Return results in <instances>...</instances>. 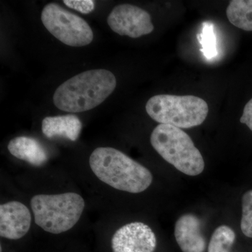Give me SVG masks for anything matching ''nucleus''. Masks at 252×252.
<instances>
[{"label":"nucleus","mask_w":252,"mask_h":252,"mask_svg":"<svg viewBox=\"0 0 252 252\" xmlns=\"http://www.w3.org/2000/svg\"><path fill=\"white\" fill-rule=\"evenodd\" d=\"M117 79L107 69H91L64 81L56 89L54 102L66 112L91 110L105 100L115 90Z\"/></svg>","instance_id":"obj_1"},{"label":"nucleus","mask_w":252,"mask_h":252,"mask_svg":"<svg viewBox=\"0 0 252 252\" xmlns=\"http://www.w3.org/2000/svg\"><path fill=\"white\" fill-rule=\"evenodd\" d=\"M89 164L99 180L123 191L142 193L153 181L152 172L147 167L112 147L94 149Z\"/></svg>","instance_id":"obj_2"},{"label":"nucleus","mask_w":252,"mask_h":252,"mask_svg":"<svg viewBox=\"0 0 252 252\" xmlns=\"http://www.w3.org/2000/svg\"><path fill=\"white\" fill-rule=\"evenodd\" d=\"M158 154L179 171L189 176L201 174L205 162L190 136L175 126L159 124L150 137Z\"/></svg>","instance_id":"obj_3"},{"label":"nucleus","mask_w":252,"mask_h":252,"mask_svg":"<svg viewBox=\"0 0 252 252\" xmlns=\"http://www.w3.org/2000/svg\"><path fill=\"white\" fill-rule=\"evenodd\" d=\"M31 204L36 224L54 234L72 228L85 207L84 198L75 193L40 194L34 195Z\"/></svg>","instance_id":"obj_4"},{"label":"nucleus","mask_w":252,"mask_h":252,"mask_svg":"<svg viewBox=\"0 0 252 252\" xmlns=\"http://www.w3.org/2000/svg\"><path fill=\"white\" fill-rule=\"evenodd\" d=\"M146 111L160 124L190 128L205 122L209 107L203 99L196 96L157 94L149 99Z\"/></svg>","instance_id":"obj_5"},{"label":"nucleus","mask_w":252,"mask_h":252,"mask_svg":"<svg viewBox=\"0 0 252 252\" xmlns=\"http://www.w3.org/2000/svg\"><path fill=\"white\" fill-rule=\"evenodd\" d=\"M41 18L46 30L66 45L81 47L94 40V32L85 20L56 3L46 5Z\"/></svg>","instance_id":"obj_6"},{"label":"nucleus","mask_w":252,"mask_h":252,"mask_svg":"<svg viewBox=\"0 0 252 252\" xmlns=\"http://www.w3.org/2000/svg\"><path fill=\"white\" fill-rule=\"evenodd\" d=\"M109 28L119 35L139 38L154 31L150 14L145 10L129 4L115 6L107 18Z\"/></svg>","instance_id":"obj_7"},{"label":"nucleus","mask_w":252,"mask_h":252,"mask_svg":"<svg viewBox=\"0 0 252 252\" xmlns=\"http://www.w3.org/2000/svg\"><path fill=\"white\" fill-rule=\"evenodd\" d=\"M157 237L148 225L132 222L121 227L112 239L113 252H154Z\"/></svg>","instance_id":"obj_8"},{"label":"nucleus","mask_w":252,"mask_h":252,"mask_svg":"<svg viewBox=\"0 0 252 252\" xmlns=\"http://www.w3.org/2000/svg\"><path fill=\"white\" fill-rule=\"evenodd\" d=\"M31 212L24 204L11 201L0 206V235L9 240H18L31 228Z\"/></svg>","instance_id":"obj_9"},{"label":"nucleus","mask_w":252,"mask_h":252,"mask_svg":"<svg viewBox=\"0 0 252 252\" xmlns=\"http://www.w3.org/2000/svg\"><path fill=\"white\" fill-rule=\"evenodd\" d=\"M176 241L183 252H205L207 242L201 232V221L192 214H186L176 222Z\"/></svg>","instance_id":"obj_10"},{"label":"nucleus","mask_w":252,"mask_h":252,"mask_svg":"<svg viewBox=\"0 0 252 252\" xmlns=\"http://www.w3.org/2000/svg\"><path fill=\"white\" fill-rule=\"evenodd\" d=\"M8 150L11 155L33 166H41L49 159L47 151L36 139L27 136L15 137L9 142Z\"/></svg>","instance_id":"obj_11"},{"label":"nucleus","mask_w":252,"mask_h":252,"mask_svg":"<svg viewBox=\"0 0 252 252\" xmlns=\"http://www.w3.org/2000/svg\"><path fill=\"white\" fill-rule=\"evenodd\" d=\"M81 129L80 119L74 115L47 117L41 124L43 134L48 138L63 137L73 142L79 138Z\"/></svg>","instance_id":"obj_12"},{"label":"nucleus","mask_w":252,"mask_h":252,"mask_svg":"<svg viewBox=\"0 0 252 252\" xmlns=\"http://www.w3.org/2000/svg\"><path fill=\"white\" fill-rule=\"evenodd\" d=\"M228 21L235 27L252 32V0H233L226 9Z\"/></svg>","instance_id":"obj_13"},{"label":"nucleus","mask_w":252,"mask_h":252,"mask_svg":"<svg viewBox=\"0 0 252 252\" xmlns=\"http://www.w3.org/2000/svg\"><path fill=\"white\" fill-rule=\"evenodd\" d=\"M235 240V233L228 225L215 229L208 246V252H230Z\"/></svg>","instance_id":"obj_14"},{"label":"nucleus","mask_w":252,"mask_h":252,"mask_svg":"<svg viewBox=\"0 0 252 252\" xmlns=\"http://www.w3.org/2000/svg\"><path fill=\"white\" fill-rule=\"evenodd\" d=\"M198 39L202 45L201 51L207 59H212L216 56V37L212 24L207 23L204 24L202 32L198 34Z\"/></svg>","instance_id":"obj_15"},{"label":"nucleus","mask_w":252,"mask_h":252,"mask_svg":"<svg viewBox=\"0 0 252 252\" xmlns=\"http://www.w3.org/2000/svg\"><path fill=\"white\" fill-rule=\"evenodd\" d=\"M243 217H242V232L245 236L252 238V190L244 194L242 199Z\"/></svg>","instance_id":"obj_16"},{"label":"nucleus","mask_w":252,"mask_h":252,"mask_svg":"<svg viewBox=\"0 0 252 252\" xmlns=\"http://www.w3.org/2000/svg\"><path fill=\"white\" fill-rule=\"evenodd\" d=\"M63 2L68 7L84 14H90L94 8V1L92 0H64Z\"/></svg>","instance_id":"obj_17"},{"label":"nucleus","mask_w":252,"mask_h":252,"mask_svg":"<svg viewBox=\"0 0 252 252\" xmlns=\"http://www.w3.org/2000/svg\"><path fill=\"white\" fill-rule=\"evenodd\" d=\"M240 122L245 124L252 131V98L244 107L243 115L240 118Z\"/></svg>","instance_id":"obj_18"}]
</instances>
